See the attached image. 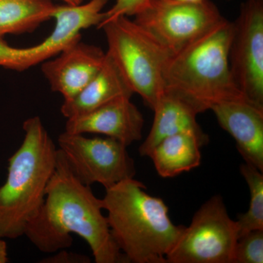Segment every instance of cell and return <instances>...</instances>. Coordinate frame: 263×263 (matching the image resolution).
I'll use <instances>...</instances> for the list:
<instances>
[{"label": "cell", "instance_id": "cell-12", "mask_svg": "<svg viewBox=\"0 0 263 263\" xmlns=\"http://www.w3.org/2000/svg\"><path fill=\"white\" fill-rule=\"evenodd\" d=\"M143 126V114L131 99H121L89 113L67 119L65 131L103 135L128 146L141 141Z\"/></svg>", "mask_w": 263, "mask_h": 263}, {"label": "cell", "instance_id": "cell-1", "mask_svg": "<svg viewBox=\"0 0 263 263\" xmlns=\"http://www.w3.org/2000/svg\"><path fill=\"white\" fill-rule=\"evenodd\" d=\"M103 210L102 199L76 177L58 148L45 201L24 235L41 252L53 254L70 247L71 234L78 235L89 245L97 263H127Z\"/></svg>", "mask_w": 263, "mask_h": 263}, {"label": "cell", "instance_id": "cell-16", "mask_svg": "<svg viewBox=\"0 0 263 263\" xmlns=\"http://www.w3.org/2000/svg\"><path fill=\"white\" fill-rule=\"evenodd\" d=\"M203 146L205 143L195 133H179L157 143L149 157L161 177L174 178L200 165Z\"/></svg>", "mask_w": 263, "mask_h": 263}, {"label": "cell", "instance_id": "cell-2", "mask_svg": "<svg viewBox=\"0 0 263 263\" xmlns=\"http://www.w3.org/2000/svg\"><path fill=\"white\" fill-rule=\"evenodd\" d=\"M133 178L105 189L102 199L110 233L128 262L167 263L185 226H176L168 207Z\"/></svg>", "mask_w": 263, "mask_h": 263}, {"label": "cell", "instance_id": "cell-20", "mask_svg": "<svg viewBox=\"0 0 263 263\" xmlns=\"http://www.w3.org/2000/svg\"><path fill=\"white\" fill-rule=\"evenodd\" d=\"M148 1L149 0H116L113 6L105 12V18L102 23L122 15L134 16Z\"/></svg>", "mask_w": 263, "mask_h": 263}, {"label": "cell", "instance_id": "cell-19", "mask_svg": "<svg viewBox=\"0 0 263 263\" xmlns=\"http://www.w3.org/2000/svg\"><path fill=\"white\" fill-rule=\"evenodd\" d=\"M263 262V230H253L240 237L235 250L234 263Z\"/></svg>", "mask_w": 263, "mask_h": 263}, {"label": "cell", "instance_id": "cell-7", "mask_svg": "<svg viewBox=\"0 0 263 263\" xmlns=\"http://www.w3.org/2000/svg\"><path fill=\"white\" fill-rule=\"evenodd\" d=\"M59 149L73 174L88 186L100 183L108 189L136 174L134 160L127 146L114 138H87L64 132L59 136Z\"/></svg>", "mask_w": 263, "mask_h": 263}, {"label": "cell", "instance_id": "cell-23", "mask_svg": "<svg viewBox=\"0 0 263 263\" xmlns=\"http://www.w3.org/2000/svg\"><path fill=\"white\" fill-rule=\"evenodd\" d=\"M166 1L174 3H200L203 0H166Z\"/></svg>", "mask_w": 263, "mask_h": 263}, {"label": "cell", "instance_id": "cell-10", "mask_svg": "<svg viewBox=\"0 0 263 263\" xmlns=\"http://www.w3.org/2000/svg\"><path fill=\"white\" fill-rule=\"evenodd\" d=\"M233 25L232 79L246 101L263 109V0H245Z\"/></svg>", "mask_w": 263, "mask_h": 263}, {"label": "cell", "instance_id": "cell-14", "mask_svg": "<svg viewBox=\"0 0 263 263\" xmlns=\"http://www.w3.org/2000/svg\"><path fill=\"white\" fill-rule=\"evenodd\" d=\"M133 92L119 67L106 53L98 73L73 98L64 100L61 113L66 119L89 113L121 99H131Z\"/></svg>", "mask_w": 263, "mask_h": 263}, {"label": "cell", "instance_id": "cell-4", "mask_svg": "<svg viewBox=\"0 0 263 263\" xmlns=\"http://www.w3.org/2000/svg\"><path fill=\"white\" fill-rule=\"evenodd\" d=\"M22 145L8 160V176L0 186V237L23 236L37 216L56 168L58 148L39 117L24 122Z\"/></svg>", "mask_w": 263, "mask_h": 263}, {"label": "cell", "instance_id": "cell-11", "mask_svg": "<svg viewBox=\"0 0 263 263\" xmlns=\"http://www.w3.org/2000/svg\"><path fill=\"white\" fill-rule=\"evenodd\" d=\"M105 56L101 48L80 39L41 64V70L52 91L60 93L67 100L94 79L103 67Z\"/></svg>", "mask_w": 263, "mask_h": 263}, {"label": "cell", "instance_id": "cell-24", "mask_svg": "<svg viewBox=\"0 0 263 263\" xmlns=\"http://www.w3.org/2000/svg\"><path fill=\"white\" fill-rule=\"evenodd\" d=\"M66 4L70 5H79L84 3V0H62Z\"/></svg>", "mask_w": 263, "mask_h": 263}, {"label": "cell", "instance_id": "cell-21", "mask_svg": "<svg viewBox=\"0 0 263 263\" xmlns=\"http://www.w3.org/2000/svg\"><path fill=\"white\" fill-rule=\"evenodd\" d=\"M42 262L49 263H89L90 259L89 257L81 254L71 253L64 251V249L60 250V253L56 255L51 256L48 258L43 259Z\"/></svg>", "mask_w": 263, "mask_h": 263}, {"label": "cell", "instance_id": "cell-6", "mask_svg": "<svg viewBox=\"0 0 263 263\" xmlns=\"http://www.w3.org/2000/svg\"><path fill=\"white\" fill-rule=\"evenodd\" d=\"M238 226L222 197L214 195L195 213L166 257L167 263H234Z\"/></svg>", "mask_w": 263, "mask_h": 263}, {"label": "cell", "instance_id": "cell-22", "mask_svg": "<svg viewBox=\"0 0 263 263\" xmlns=\"http://www.w3.org/2000/svg\"><path fill=\"white\" fill-rule=\"evenodd\" d=\"M8 262V246L4 238L0 237V263Z\"/></svg>", "mask_w": 263, "mask_h": 263}, {"label": "cell", "instance_id": "cell-9", "mask_svg": "<svg viewBox=\"0 0 263 263\" xmlns=\"http://www.w3.org/2000/svg\"><path fill=\"white\" fill-rule=\"evenodd\" d=\"M109 0H90L79 5H56L52 18L54 29L44 41L29 48L12 47L0 37V67L23 72L57 56L81 39V31L97 26L105 18L103 10Z\"/></svg>", "mask_w": 263, "mask_h": 263}, {"label": "cell", "instance_id": "cell-13", "mask_svg": "<svg viewBox=\"0 0 263 263\" xmlns=\"http://www.w3.org/2000/svg\"><path fill=\"white\" fill-rule=\"evenodd\" d=\"M211 110L234 138L246 163L263 172V109L246 100H233L216 104Z\"/></svg>", "mask_w": 263, "mask_h": 263}, {"label": "cell", "instance_id": "cell-17", "mask_svg": "<svg viewBox=\"0 0 263 263\" xmlns=\"http://www.w3.org/2000/svg\"><path fill=\"white\" fill-rule=\"evenodd\" d=\"M55 8L51 0H0V37L33 32L52 18Z\"/></svg>", "mask_w": 263, "mask_h": 263}, {"label": "cell", "instance_id": "cell-15", "mask_svg": "<svg viewBox=\"0 0 263 263\" xmlns=\"http://www.w3.org/2000/svg\"><path fill=\"white\" fill-rule=\"evenodd\" d=\"M152 110L155 112V117L152 129L138 149L141 157H149L157 143L179 133H195L205 145L209 143V136L197 122V114L174 95L164 91Z\"/></svg>", "mask_w": 263, "mask_h": 263}, {"label": "cell", "instance_id": "cell-5", "mask_svg": "<svg viewBox=\"0 0 263 263\" xmlns=\"http://www.w3.org/2000/svg\"><path fill=\"white\" fill-rule=\"evenodd\" d=\"M105 34L108 51L133 92L153 110L164 92V70L171 54L150 33L127 16L98 26Z\"/></svg>", "mask_w": 263, "mask_h": 263}, {"label": "cell", "instance_id": "cell-8", "mask_svg": "<svg viewBox=\"0 0 263 263\" xmlns=\"http://www.w3.org/2000/svg\"><path fill=\"white\" fill-rule=\"evenodd\" d=\"M135 16V22L167 49L177 53L224 18L211 0L174 3L149 0Z\"/></svg>", "mask_w": 263, "mask_h": 263}, {"label": "cell", "instance_id": "cell-18", "mask_svg": "<svg viewBox=\"0 0 263 263\" xmlns=\"http://www.w3.org/2000/svg\"><path fill=\"white\" fill-rule=\"evenodd\" d=\"M240 171L249 186L250 203L248 211L235 220L238 238L249 232L263 230V172L246 162L240 165Z\"/></svg>", "mask_w": 263, "mask_h": 263}, {"label": "cell", "instance_id": "cell-3", "mask_svg": "<svg viewBox=\"0 0 263 263\" xmlns=\"http://www.w3.org/2000/svg\"><path fill=\"white\" fill-rule=\"evenodd\" d=\"M233 22L223 18L205 34L171 55L164 70V91L197 114L233 100H246L230 73L228 53Z\"/></svg>", "mask_w": 263, "mask_h": 263}]
</instances>
